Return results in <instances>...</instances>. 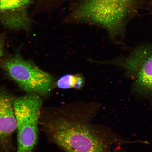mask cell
Instances as JSON below:
<instances>
[{"mask_svg": "<svg viewBox=\"0 0 152 152\" xmlns=\"http://www.w3.org/2000/svg\"><path fill=\"white\" fill-rule=\"evenodd\" d=\"M140 0H81L73 16L106 28L113 39L122 35L127 19L136 12Z\"/></svg>", "mask_w": 152, "mask_h": 152, "instance_id": "6da1fadb", "label": "cell"}, {"mask_svg": "<svg viewBox=\"0 0 152 152\" xmlns=\"http://www.w3.org/2000/svg\"><path fill=\"white\" fill-rule=\"evenodd\" d=\"M45 132L52 141L67 152H104L102 139L85 125L62 118L47 117Z\"/></svg>", "mask_w": 152, "mask_h": 152, "instance_id": "7a4b0ae2", "label": "cell"}, {"mask_svg": "<svg viewBox=\"0 0 152 152\" xmlns=\"http://www.w3.org/2000/svg\"><path fill=\"white\" fill-rule=\"evenodd\" d=\"M0 68L21 89L27 93L46 96L56 86L53 75L33 62L24 59L18 53L1 61Z\"/></svg>", "mask_w": 152, "mask_h": 152, "instance_id": "3957f363", "label": "cell"}, {"mask_svg": "<svg viewBox=\"0 0 152 152\" xmlns=\"http://www.w3.org/2000/svg\"><path fill=\"white\" fill-rule=\"evenodd\" d=\"M42 104L41 96L34 93H27L15 99L18 132L16 152H32L37 145Z\"/></svg>", "mask_w": 152, "mask_h": 152, "instance_id": "277c9868", "label": "cell"}, {"mask_svg": "<svg viewBox=\"0 0 152 152\" xmlns=\"http://www.w3.org/2000/svg\"><path fill=\"white\" fill-rule=\"evenodd\" d=\"M108 62L123 68L138 91L152 95V43L140 45L124 58Z\"/></svg>", "mask_w": 152, "mask_h": 152, "instance_id": "5b68a950", "label": "cell"}, {"mask_svg": "<svg viewBox=\"0 0 152 152\" xmlns=\"http://www.w3.org/2000/svg\"><path fill=\"white\" fill-rule=\"evenodd\" d=\"M15 98L8 91L0 88V148L12 152V138L17 130L14 107Z\"/></svg>", "mask_w": 152, "mask_h": 152, "instance_id": "8992f818", "label": "cell"}, {"mask_svg": "<svg viewBox=\"0 0 152 152\" xmlns=\"http://www.w3.org/2000/svg\"><path fill=\"white\" fill-rule=\"evenodd\" d=\"M31 0H0V12H10L23 8Z\"/></svg>", "mask_w": 152, "mask_h": 152, "instance_id": "52a82bcc", "label": "cell"}, {"mask_svg": "<svg viewBox=\"0 0 152 152\" xmlns=\"http://www.w3.org/2000/svg\"><path fill=\"white\" fill-rule=\"evenodd\" d=\"M74 82L73 75L66 74L61 77L56 83V86L62 89H69L73 88Z\"/></svg>", "mask_w": 152, "mask_h": 152, "instance_id": "ba28073f", "label": "cell"}, {"mask_svg": "<svg viewBox=\"0 0 152 152\" xmlns=\"http://www.w3.org/2000/svg\"><path fill=\"white\" fill-rule=\"evenodd\" d=\"M73 77L74 80L73 88L77 90L82 88L85 85L84 77L79 74L74 75Z\"/></svg>", "mask_w": 152, "mask_h": 152, "instance_id": "9c48e42d", "label": "cell"}, {"mask_svg": "<svg viewBox=\"0 0 152 152\" xmlns=\"http://www.w3.org/2000/svg\"><path fill=\"white\" fill-rule=\"evenodd\" d=\"M5 43V37L0 35V60L3 56Z\"/></svg>", "mask_w": 152, "mask_h": 152, "instance_id": "30bf717a", "label": "cell"}]
</instances>
